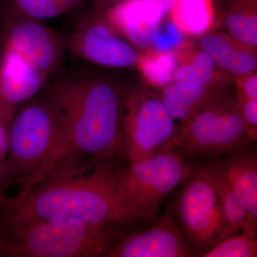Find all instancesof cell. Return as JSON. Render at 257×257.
<instances>
[{
    "label": "cell",
    "instance_id": "12",
    "mask_svg": "<svg viewBox=\"0 0 257 257\" xmlns=\"http://www.w3.org/2000/svg\"><path fill=\"white\" fill-rule=\"evenodd\" d=\"M164 17L159 8L146 0H127L108 13L111 26L143 49L154 46Z\"/></svg>",
    "mask_w": 257,
    "mask_h": 257
},
{
    "label": "cell",
    "instance_id": "28",
    "mask_svg": "<svg viewBox=\"0 0 257 257\" xmlns=\"http://www.w3.org/2000/svg\"><path fill=\"white\" fill-rule=\"evenodd\" d=\"M146 1L152 3L159 8L164 16L171 13V10L175 3V0H146Z\"/></svg>",
    "mask_w": 257,
    "mask_h": 257
},
{
    "label": "cell",
    "instance_id": "16",
    "mask_svg": "<svg viewBox=\"0 0 257 257\" xmlns=\"http://www.w3.org/2000/svg\"><path fill=\"white\" fill-rule=\"evenodd\" d=\"M247 209L250 221L257 225V161L253 152L243 149L218 165Z\"/></svg>",
    "mask_w": 257,
    "mask_h": 257
},
{
    "label": "cell",
    "instance_id": "6",
    "mask_svg": "<svg viewBox=\"0 0 257 257\" xmlns=\"http://www.w3.org/2000/svg\"><path fill=\"white\" fill-rule=\"evenodd\" d=\"M249 140L237 96L224 90L195 115L173 148L181 155L216 157L242 150Z\"/></svg>",
    "mask_w": 257,
    "mask_h": 257
},
{
    "label": "cell",
    "instance_id": "25",
    "mask_svg": "<svg viewBox=\"0 0 257 257\" xmlns=\"http://www.w3.org/2000/svg\"><path fill=\"white\" fill-rule=\"evenodd\" d=\"M15 109L0 101V160L5 161L10 149V125Z\"/></svg>",
    "mask_w": 257,
    "mask_h": 257
},
{
    "label": "cell",
    "instance_id": "10",
    "mask_svg": "<svg viewBox=\"0 0 257 257\" xmlns=\"http://www.w3.org/2000/svg\"><path fill=\"white\" fill-rule=\"evenodd\" d=\"M196 254L195 248L172 216L166 213L150 229L120 239L106 256L188 257Z\"/></svg>",
    "mask_w": 257,
    "mask_h": 257
},
{
    "label": "cell",
    "instance_id": "11",
    "mask_svg": "<svg viewBox=\"0 0 257 257\" xmlns=\"http://www.w3.org/2000/svg\"><path fill=\"white\" fill-rule=\"evenodd\" d=\"M70 45L76 55L99 65L125 68L138 62V55L133 47L99 21L79 24Z\"/></svg>",
    "mask_w": 257,
    "mask_h": 257
},
{
    "label": "cell",
    "instance_id": "8",
    "mask_svg": "<svg viewBox=\"0 0 257 257\" xmlns=\"http://www.w3.org/2000/svg\"><path fill=\"white\" fill-rule=\"evenodd\" d=\"M175 204L183 234L196 251H207L230 236L208 168L194 171L184 182Z\"/></svg>",
    "mask_w": 257,
    "mask_h": 257
},
{
    "label": "cell",
    "instance_id": "30",
    "mask_svg": "<svg viewBox=\"0 0 257 257\" xmlns=\"http://www.w3.org/2000/svg\"><path fill=\"white\" fill-rule=\"evenodd\" d=\"M4 254V241L0 235V256H3Z\"/></svg>",
    "mask_w": 257,
    "mask_h": 257
},
{
    "label": "cell",
    "instance_id": "29",
    "mask_svg": "<svg viewBox=\"0 0 257 257\" xmlns=\"http://www.w3.org/2000/svg\"><path fill=\"white\" fill-rule=\"evenodd\" d=\"M6 180V167L5 161L0 160V192L4 187Z\"/></svg>",
    "mask_w": 257,
    "mask_h": 257
},
{
    "label": "cell",
    "instance_id": "23",
    "mask_svg": "<svg viewBox=\"0 0 257 257\" xmlns=\"http://www.w3.org/2000/svg\"><path fill=\"white\" fill-rule=\"evenodd\" d=\"M17 5L27 18L36 20L55 18L64 9L58 0H17Z\"/></svg>",
    "mask_w": 257,
    "mask_h": 257
},
{
    "label": "cell",
    "instance_id": "26",
    "mask_svg": "<svg viewBox=\"0 0 257 257\" xmlns=\"http://www.w3.org/2000/svg\"><path fill=\"white\" fill-rule=\"evenodd\" d=\"M238 102L243 120L251 140H256L257 135V99H246L236 94Z\"/></svg>",
    "mask_w": 257,
    "mask_h": 257
},
{
    "label": "cell",
    "instance_id": "13",
    "mask_svg": "<svg viewBox=\"0 0 257 257\" xmlns=\"http://www.w3.org/2000/svg\"><path fill=\"white\" fill-rule=\"evenodd\" d=\"M47 78L20 54L5 47L0 59V101L16 109L19 104L37 95Z\"/></svg>",
    "mask_w": 257,
    "mask_h": 257
},
{
    "label": "cell",
    "instance_id": "9",
    "mask_svg": "<svg viewBox=\"0 0 257 257\" xmlns=\"http://www.w3.org/2000/svg\"><path fill=\"white\" fill-rule=\"evenodd\" d=\"M5 47L20 54L45 77L55 72L63 59L65 42L36 20L11 18L5 23Z\"/></svg>",
    "mask_w": 257,
    "mask_h": 257
},
{
    "label": "cell",
    "instance_id": "7",
    "mask_svg": "<svg viewBox=\"0 0 257 257\" xmlns=\"http://www.w3.org/2000/svg\"><path fill=\"white\" fill-rule=\"evenodd\" d=\"M121 147L130 163L150 160L174 147L177 139L173 120L160 96L139 89L121 96Z\"/></svg>",
    "mask_w": 257,
    "mask_h": 257
},
{
    "label": "cell",
    "instance_id": "24",
    "mask_svg": "<svg viewBox=\"0 0 257 257\" xmlns=\"http://www.w3.org/2000/svg\"><path fill=\"white\" fill-rule=\"evenodd\" d=\"M183 35L177 25L171 20L163 29L161 28L153 47L155 50L160 52L175 51L176 48H180L182 46Z\"/></svg>",
    "mask_w": 257,
    "mask_h": 257
},
{
    "label": "cell",
    "instance_id": "20",
    "mask_svg": "<svg viewBox=\"0 0 257 257\" xmlns=\"http://www.w3.org/2000/svg\"><path fill=\"white\" fill-rule=\"evenodd\" d=\"M179 63V52H160L150 50L138 55V64L140 72L149 84L165 88L174 82Z\"/></svg>",
    "mask_w": 257,
    "mask_h": 257
},
{
    "label": "cell",
    "instance_id": "17",
    "mask_svg": "<svg viewBox=\"0 0 257 257\" xmlns=\"http://www.w3.org/2000/svg\"><path fill=\"white\" fill-rule=\"evenodd\" d=\"M208 170L220 201L230 236L240 229L251 236H256L257 226L250 221L247 209L230 185L222 171L218 166L208 167Z\"/></svg>",
    "mask_w": 257,
    "mask_h": 257
},
{
    "label": "cell",
    "instance_id": "21",
    "mask_svg": "<svg viewBox=\"0 0 257 257\" xmlns=\"http://www.w3.org/2000/svg\"><path fill=\"white\" fill-rule=\"evenodd\" d=\"M204 257H256L257 240L247 233L229 236L221 240L207 251Z\"/></svg>",
    "mask_w": 257,
    "mask_h": 257
},
{
    "label": "cell",
    "instance_id": "4",
    "mask_svg": "<svg viewBox=\"0 0 257 257\" xmlns=\"http://www.w3.org/2000/svg\"><path fill=\"white\" fill-rule=\"evenodd\" d=\"M0 229L3 256H106L119 240L109 224L29 221Z\"/></svg>",
    "mask_w": 257,
    "mask_h": 257
},
{
    "label": "cell",
    "instance_id": "14",
    "mask_svg": "<svg viewBox=\"0 0 257 257\" xmlns=\"http://www.w3.org/2000/svg\"><path fill=\"white\" fill-rule=\"evenodd\" d=\"M224 87H207L194 82H173L165 87L160 97L173 120L177 139L195 115L224 92Z\"/></svg>",
    "mask_w": 257,
    "mask_h": 257
},
{
    "label": "cell",
    "instance_id": "31",
    "mask_svg": "<svg viewBox=\"0 0 257 257\" xmlns=\"http://www.w3.org/2000/svg\"><path fill=\"white\" fill-rule=\"evenodd\" d=\"M61 3H69V2L74 1V0H58Z\"/></svg>",
    "mask_w": 257,
    "mask_h": 257
},
{
    "label": "cell",
    "instance_id": "5",
    "mask_svg": "<svg viewBox=\"0 0 257 257\" xmlns=\"http://www.w3.org/2000/svg\"><path fill=\"white\" fill-rule=\"evenodd\" d=\"M193 172L170 147L150 160L117 170L116 224L138 218L157 219L162 201Z\"/></svg>",
    "mask_w": 257,
    "mask_h": 257
},
{
    "label": "cell",
    "instance_id": "3",
    "mask_svg": "<svg viewBox=\"0 0 257 257\" xmlns=\"http://www.w3.org/2000/svg\"><path fill=\"white\" fill-rule=\"evenodd\" d=\"M15 111L10 125V149L3 189L19 186L18 195L0 204L14 207L70 153L58 115L47 94L33 96Z\"/></svg>",
    "mask_w": 257,
    "mask_h": 257
},
{
    "label": "cell",
    "instance_id": "33",
    "mask_svg": "<svg viewBox=\"0 0 257 257\" xmlns=\"http://www.w3.org/2000/svg\"><path fill=\"white\" fill-rule=\"evenodd\" d=\"M0 25H1V18H0Z\"/></svg>",
    "mask_w": 257,
    "mask_h": 257
},
{
    "label": "cell",
    "instance_id": "15",
    "mask_svg": "<svg viewBox=\"0 0 257 257\" xmlns=\"http://www.w3.org/2000/svg\"><path fill=\"white\" fill-rule=\"evenodd\" d=\"M199 45L226 74L239 77L253 73L256 69L254 47L245 45L234 37L220 32L208 34L201 38Z\"/></svg>",
    "mask_w": 257,
    "mask_h": 257
},
{
    "label": "cell",
    "instance_id": "1",
    "mask_svg": "<svg viewBox=\"0 0 257 257\" xmlns=\"http://www.w3.org/2000/svg\"><path fill=\"white\" fill-rule=\"evenodd\" d=\"M70 152L111 158L121 148V94L111 79L66 76L47 88Z\"/></svg>",
    "mask_w": 257,
    "mask_h": 257
},
{
    "label": "cell",
    "instance_id": "32",
    "mask_svg": "<svg viewBox=\"0 0 257 257\" xmlns=\"http://www.w3.org/2000/svg\"><path fill=\"white\" fill-rule=\"evenodd\" d=\"M103 1H105V2H113V1H115V0H103Z\"/></svg>",
    "mask_w": 257,
    "mask_h": 257
},
{
    "label": "cell",
    "instance_id": "22",
    "mask_svg": "<svg viewBox=\"0 0 257 257\" xmlns=\"http://www.w3.org/2000/svg\"><path fill=\"white\" fill-rule=\"evenodd\" d=\"M230 35L238 41L256 48L257 45L256 13L238 11L231 13L225 21Z\"/></svg>",
    "mask_w": 257,
    "mask_h": 257
},
{
    "label": "cell",
    "instance_id": "27",
    "mask_svg": "<svg viewBox=\"0 0 257 257\" xmlns=\"http://www.w3.org/2000/svg\"><path fill=\"white\" fill-rule=\"evenodd\" d=\"M237 78V94L246 99H257L256 74L253 72Z\"/></svg>",
    "mask_w": 257,
    "mask_h": 257
},
{
    "label": "cell",
    "instance_id": "19",
    "mask_svg": "<svg viewBox=\"0 0 257 257\" xmlns=\"http://www.w3.org/2000/svg\"><path fill=\"white\" fill-rule=\"evenodd\" d=\"M170 13L180 31L190 36L204 35L214 23L211 0H175Z\"/></svg>",
    "mask_w": 257,
    "mask_h": 257
},
{
    "label": "cell",
    "instance_id": "18",
    "mask_svg": "<svg viewBox=\"0 0 257 257\" xmlns=\"http://www.w3.org/2000/svg\"><path fill=\"white\" fill-rule=\"evenodd\" d=\"M226 74L205 51L179 52V63L174 82H194L207 87H222Z\"/></svg>",
    "mask_w": 257,
    "mask_h": 257
},
{
    "label": "cell",
    "instance_id": "2",
    "mask_svg": "<svg viewBox=\"0 0 257 257\" xmlns=\"http://www.w3.org/2000/svg\"><path fill=\"white\" fill-rule=\"evenodd\" d=\"M117 170L99 166L88 174H50L14 207L3 209L1 225L29 221L116 224Z\"/></svg>",
    "mask_w": 257,
    "mask_h": 257
}]
</instances>
